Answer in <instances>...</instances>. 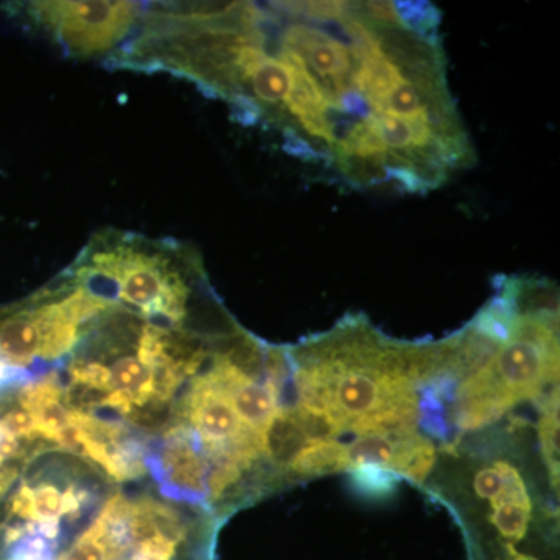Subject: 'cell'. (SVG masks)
I'll return each mask as SVG.
<instances>
[{
    "label": "cell",
    "mask_w": 560,
    "mask_h": 560,
    "mask_svg": "<svg viewBox=\"0 0 560 560\" xmlns=\"http://www.w3.org/2000/svg\"><path fill=\"white\" fill-rule=\"evenodd\" d=\"M345 469H349L346 447L335 440L308 441L289 466L290 474L298 478Z\"/></svg>",
    "instance_id": "obj_6"
},
{
    "label": "cell",
    "mask_w": 560,
    "mask_h": 560,
    "mask_svg": "<svg viewBox=\"0 0 560 560\" xmlns=\"http://www.w3.org/2000/svg\"><path fill=\"white\" fill-rule=\"evenodd\" d=\"M65 275L164 326L202 324V305L209 304L200 256L172 238L97 232Z\"/></svg>",
    "instance_id": "obj_2"
},
{
    "label": "cell",
    "mask_w": 560,
    "mask_h": 560,
    "mask_svg": "<svg viewBox=\"0 0 560 560\" xmlns=\"http://www.w3.org/2000/svg\"><path fill=\"white\" fill-rule=\"evenodd\" d=\"M489 501L493 508L492 523L500 536L511 541L522 540L530 521V500L514 467L510 466L503 488Z\"/></svg>",
    "instance_id": "obj_5"
},
{
    "label": "cell",
    "mask_w": 560,
    "mask_h": 560,
    "mask_svg": "<svg viewBox=\"0 0 560 560\" xmlns=\"http://www.w3.org/2000/svg\"><path fill=\"white\" fill-rule=\"evenodd\" d=\"M558 353L555 319L545 313L515 316L510 340L460 389V425H482L539 393L558 377Z\"/></svg>",
    "instance_id": "obj_3"
},
{
    "label": "cell",
    "mask_w": 560,
    "mask_h": 560,
    "mask_svg": "<svg viewBox=\"0 0 560 560\" xmlns=\"http://www.w3.org/2000/svg\"><path fill=\"white\" fill-rule=\"evenodd\" d=\"M559 418H558V401H551L548 410L545 411L544 419H541V444H544L545 456H547L548 466L551 470H556L558 475L559 469Z\"/></svg>",
    "instance_id": "obj_7"
},
{
    "label": "cell",
    "mask_w": 560,
    "mask_h": 560,
    "mask_svg": "<svg viewBox=\"0 0 560 560\" xmlns=\"http://www.w3.org/2000/svg\"><path fill=\"white\" fill-rule=\"evenodd\" d=\"M416 366L418 348L385 346L366 334L320 341L301 353L300 408L360 436L411 431L418 419Z\"/></svg>",
    "instance_id": "obj_1"
},
{
    "label": "cell",
    "mask_w": 560,
    "mask_h": 560,
    "mask_svg": "<svg viewBox=\"0 0 560 560\" xmlns=\"http://www.w3.org/2000/svg\"><path fill=\"white\" fill-rule=\"evenodd\" d=\"M3 10L43 33L68 57H113L138 31L145 5L125 0L13 2Z\"/></svg>",
    "instance_id": "obj_4"
}]
</instances>
